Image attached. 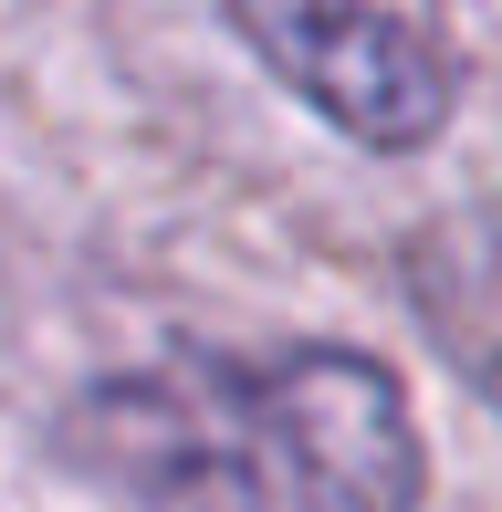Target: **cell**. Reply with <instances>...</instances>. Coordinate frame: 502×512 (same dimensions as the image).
Segmentation results:
<instances>
[{
	"label": "cell",
	"instance_id": "1",
	"mask_svg": "<svg viewBox=\"0 0 502 512\" xmlns=\"http://www.w3.org/2000/svg\"><path fill=\"white\" fill-rule=\"evenodd\" d=\"M63 460L136 512H419L429 450L367 345H168L63 408Z\"/></svg>",
	"mask_w": 502,
	"mask_h": 512
},
{
	"label": "cell",
	"instance_id": "2",
	"mask_svg": "<svg viewBox=\"0 0 502 512\" xmlns=\"http://www.w3.org/2000/svg\"><path fill=\"white\" fill-rule=\"evenodd\" d=\"M231 42L293 84L335 136L367 157H419L461 115V32L429 11H293V0H241Z\"/></svg>",
	"mask_w": 502,
	"mask_h": 512
},
{
	"label": "cell",
	"instance_id": "3",
	"mask_svg": "<svg viewBox=\"0 0 502 512\" xmlns=\"http://www.w3.org/2000/svg\"><path fill=\"white\" fill-rule=\"evenodd\" d=\"M398 293L450 356V377L482 408H502V199H461L419 220L398 251Z\"/></svg>",
	"mask_w": 502,
	"mask_h": 512
}]
</instances>
